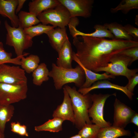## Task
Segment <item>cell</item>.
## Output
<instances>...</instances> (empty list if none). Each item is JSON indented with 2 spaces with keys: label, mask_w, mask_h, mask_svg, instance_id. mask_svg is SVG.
Listing matches in <instances>:
<instances>
[{
  "label": "cell",
  "mask_w": 138,
  "mask_h": 138,
  "mask_svg": "<svg viewBox=\"0 0 138 138\" xmlns=\"http://www.w3.org/2000/svg\"><path fill=\"white\" fill-rule=\"evenodd\" d=\"M73 43L76 49L75 54L78 60L85 67L93 72L106 66L115 54L138 46V42L133 40L85 36L74 37Z\"/></svg>",
  "instance_id": "cell-1"
},
{
  "label": "cell",
  "mask_w": 138,
  "mask_h": 138,
  "mask_svg": "<svg viewBox=\"0 0 138 138\" xmlns=\"http://www.w3.org/2000/svg\"><path fill=\"white\" fill-rule=\"evenodd\" d=\"M71 98L76 127L80 130L86 124H92L90 119L88 110L92 104L91 94L88 93L83 95L77 90L75 87L64 86Z\"/></svg>",
  "instance_id": "cell-2"
},
{
  "label": "cell",
  "mask_w": 138,
  "mask_h": 138,
  "mask_svg": "<svg viewBox=\"0 0 138 138\" xmlns=\"http://www.w3.org/2000/svg\"><path fill=\"white\" fill-rule=\"evenodd\" d=\"M49 76L52 78L55 89H61L66 84L73 83L79 88H81L85 80V76L82 67L77 65L74 68H66L57 66L52 63Z\"/></svg>",
  "instance_id": "cell-3"
},
{
  "label": "cell",
  "mask_w": 138,
  "mask_h": 138,
  "mask_svg": "<svg viewBox=\"0 0 138 138\" xmlns=\"http://www.w3.org/2000/svg\"><path fill=\"white\" fill-rule=\"evenodd\" d=\"M131 60L130 57L119 53L112 57L106 66L98 68L94 72H105L115 76H123L129 81L138 71L137 68L131 69L128 68L131 64Z\"/></svg>",
  "instance_id": "cell-4"
},
{
  "label": "cell",
  "mask_w": 138,
  "mask_h": 138,
  "mask_svg": "<svg viewBox=\"0 0 138 138\" xmlns=\"http://www.w3.org/2000/svg\"><path fill=\"white\" fill-rule=\"evenodd\" d=\"M4 25L7 31L6 44L14 47L17 56L23 55L24 51L32 46V39L21 27L15 28L11 26L6 20L4 22Z\"/></svg>",
  "instance_id": "cell-5"
},
{
  "label": "cell",
  "mask_w": 138,
  "mask_h": 138,
  "mask_svg": "<svg viewBox=\"0 0 138 138\" xmlns=\"http://www.w3.org/2000/svg\"><path fill=\"white\" fill-rule=\"evenodd\" d=\"M37 17L43 25H52L55 27L64 28L68 25L71 18L67 8L61 4L55 7L45 10Z\"/></svg>",
  "instance_id": "cell-6"
},
{
  "label": "cell",
  "mask_w": 138,
  "mask_h": 138,
  "mask_svg": "<svg viewBox=\"0 0 138 138\" xmlns=\"http://www.w3.org/2000/svg\"><path fill=\"white\" fill-rule=\"evenodd\" d=\"M28 90L27 83L19 84L0 83V103L12 105L26 99Z\"/></svg>",
  "instance_id": "cell-7"
},
{
  "label": "cell",
  "mask_w": 138,
  "mask_h": 138,
  "mask_svg": "<svg viewBox=\"0 0 138 138\" xmlns=\"http://www.w3.org/2000/svg\"><path fill=\"white\" fill-rule=\"evenodd\" d=\"M116 96V94H94L91 95L92 105L88 110L89 117L92 118V123L97 125L101 128L109 126L111 124L107 121L103 117V108L107 99L111 96Z\"/></svg>",
  "instance_id": "cell-8"
},
{
  "label": "cell",
  "mask_w": 138,
  "mask_h": 138,
  "mask_svg": "<svg viewBox=\"0 0 138 138\" xmlns=\"http://www.w3.org/2000/svg\"><path fill=\"white\" fill-rule=\"evenodd\" d=\"M68 10L71 18L81 17L86 18L91 16L94 0H58Z\"/></svg>",
  "instance_id": "cell-9"
},
{
  "label": "cell",
  "mask_w": 138,
  "mask_h": 138,
  "mask_svg": "<svg viewBox=\"0 0 138 138\" xmlns=\"http://www.w3.org/2000/svg\"><path fill=\"white\" fill-rule=\"evenodd\" d=\"M27 82L25 71L19 66L0 65V83L19 84Z\"/></svg>",
  "instance_id": "cell-10"
},
{
  "label": "cell",
  "mask_w": 138,
  "mask_h": 138,
  "mask_svg": "<svg viewBox=\"0 0 138 138\" xmlns=\"http://www.w3.org/2000/svg\"><path fill=\"white\" fill-rule=\"evenodd\" d=\"M113 123L112 126L124 129L135 113L131 108L116 98L114 104Z\"/></svg>",
  "instance_id": "cell-11"
},
{
  "label": "cell",
  "mask_w": 138,
  "mask_h": 138,
  "mask_svg": "<svg viewBox=\"0 0 138 138\" xmlns=\"http://www.w3.org/2000/svg\"><path fill=\"white\" fill-rule=\"evenodd\" d=\"M78 24L75 21H72L68 24L70 33L73 38L78 36H88L93 37L115 39L113 34L103 25L97 24L94 25L95 31L90 33H85L79 31L76 28Z\"/></svg>",
  "instance_id": "cell-12"
},
{
  "label": "cell",
  "mask_w": 138,
  "mask_h": 138,
  "mask_svg": "<svg viewBox=\"0 0 138 138\" xmlns=\"http://www.w3.org/2000/svg\"><path fill=\"white\" fill-rule=\"evenodd\" d=\"M63 89L64 95L63 101L53 111L52 117L60 118L64 121H70L74 124V116L71 100L64 87Z\"/></svg>",
  "instance_id": "cell-13"
},
{
  "label": "cell",
  "mask_w": 138,
  "mask_h": 138,
  "mask_svg": "<svg viewBox=\"0 0 138 138\" xmlns=\"http://www.w3.org/2000/svg\"><path fill=\"white\" fill-rule=\"evenodd\" d=\"M98 89H112L121 91L131 100H132L134 95L133 93L129 91L125 86H121L112 83L106 79L98 80L88 88H79L78 91L83 95H84L93 90Z\"/></svg>",
  "instance_id": "cell-14"
},
{
  "label": "cell",
  "mask_w": 138,
  "mask_h": 138,
  "mask_svg": "<svg viewBox=\"0 0 138 138\" xmlns=\"http://www.w3.org/2000/svg\"><path fill=\"white\" fill-rule=\"evenodd\" d=\"M18 3V0H0V15L8 18L15 28L19 26L18 18L15 13Z\"/></svg>",
  "instance_id": "cell-15"
},
{
  "label": "cell",
  "mask_w": 138,
  "mask_h": 138,
  "mask_svg": "<svg viewBox=\"0 0 138 138\" xmlns=\"http://www.w3.org/2000/svg\"><path fill=\"white\" fill-rule=\"evenodd\" d=\"M73 60L82 67L85 74V81L81 88L89 87L94 83L98 80L115 78V76L106 72L102 74H99L85 67L78 60L75 55V52H73Z\"/></svg>",
  "instance_id": "cell-16"
},
{
  "label": "cell",
  "mask_w": 138,
  "mask_h": 138,
  "mask_svg": "<svg viewBox=\"0 0 138 138\" xmlns=\"http://www.w3.org/2000/svg\"><path fill=\"white\" fill-rule=\"evenodd\" d=\"M53 48L58 53L68 38L65 27L54 28L45 33Z\"/></svg>",
  "instance_id": "cell-17"
},
{
  "label": "cell",
  "mask_w": 138,
  "mask_h": 138,
  "mask_svg": "<svg viewBox=\"0 0 138 138\" xmlns=\"http://www.w3.org/2000/svg\"><path fill=\"white\" fill-rule=\"evenodd\" d=\"M73 53L71 45L68 38L58 53V57L56 61V65L66 68H72Z\"/></svg>",
  "instance_id": "cell-18"
},
{
  "label": "cell",
  "mask_w": 138,
  "mask_h": 138,
  "mask_svg": "<svg viewBox=\"0 0 138 138\" xmlns=\"http://www.w3.org/2000/svg\"><path fill=\"white\" fill-rule=\"evenodd\" d=\"M61 3L58 0H34L29 4V12L37 17L44 11L53 8Z\"/></svg>",
  "instance_id": "cell-19"
},
{
  "label": "cell",
  "mask_w": 138,
  "mask_h": 138,
  "mask_svg": "<svg viewBox=\"0 0 138 138\" xmlns=\"http://www.w3.org/2000/svg\"><path fill=\"white\" fill-rule=\"evenodd\" d=\"M131 133L124 129L110 126L101 128L97 138H118L123 136H130Z\"/></svg>",
  "instance_id": "cell-20"
},
{
  "label": "cell",
  "mask_w": 138,
  "mask_h": 138,
  "mask_svg": "<svg viewBox=\"0 0 138 138\" xmlns=\"http://www.w3.org/2000/svg\"><path fill=\"white\" fill-rule=\"evenodd\" d=\"M64 121L60 118L54 117L43 124L34 127V130L37 132L48 131L57 132L63 129L62 124Z\"/></svg>",
  "instance_id": "cell-21"
},
{
  "label": "cell",
  "mask_w": 138,
  "mask_h": 138,
  "mask_svg": "<svg viewBox=\"0 0 138 138\" xmlns=\"http://www.w3.org/2000/svg\"><path fill=\"white\" fill-rule=\"evenodd\" d=\"M49 73L47 65L44 63H41L32 72L33 83L37 86H41L44 82L49 80Z\"/></svg>",
  "instance_id": "cell-22"
},
{
  "label": "cell",
  "mask_w": 138,
  "mask_h": 138,
  "mask_svg": "<svg viewBox=\"0 0 138 138\" xmlns=\"http://www.w3.org/2000/svg\"><path fill=\"white\" fill-rule=\"evenodd\" d=\"M103 25L111 32L115 39L133 40V38L128 34L122 25L114 22L106 23Z\"/></svg>",
  "instance_id": "cell-23"
},
{
  "label": "cell",
  "mask_w": 138,
  "mask_h": 138,
  "mask_svg": "<svg viewBox=\"0 0 138 138\" xmlns=\"http://www.w3.org/2000/svg\"><path fill=\"white\" fill-rule=\"evenodd\" d=\"M14 107L12 105H5L0 103V130L4 133L6 123L13 117Z\"/></svg>",
  "instance_id": "cell-24"
},
{
  "label": "cell",
  "mask_w": 138,
  "mask_h": 138,
  "mask_svg": "<svg viewBox=\"0 0 138 138\" xmlns=\"http://www.w3.org/2000/svg\"><path fill=\"white\" fill-rule=\"evenodd\" d=\"M19 26L24 29L36 25L40 21L34 14L25 11H21L18 14Z\"/></svg>",
  "instance_id": "cell-25"
},
{
  "label": "cell",
  "mask_w": 138,
  "mask_h": 138,
  "mask_svg": "<svg viewBox=\"0 0 138 138\" xmlns=\"http://www.w3.org/2000/svg\"><path fill=\"white\" fill-rule=\"evenodd\" d=\"M40 59L37 55L31 54L25 57L23 56L20 60L21 68L29 74L32 73L39 65Z\"/></svg>",
  "instance_id": "cell-26"
},
{
  "label": "cell",
  "mask_w": 138,
  "mask_h": 138,
  "mask_svg": "<svg viewBox=\"0 0 138 138\" xmlns=\"http://www.w3.org/2000/svg\"><path fill=\"white\" fill-rule=\"evenodd\" d=\"M138 9V0H122L117 7L111 8L110 10L112 13L121 10L123 14H126L131 10Z\"/></svg>",
  "instance_id": "cell-27"
},
{
  "label": "cell",
  "mask_w": 138,
  "mask_h": 138,
  "mask_svg": "<svg viewBox=\"0 0 138 138\" xmlns=\"http://www.w3.org/2000/svg\"><path fill=\"white\" fill-rule=\"evenodd\" d=\"M53 26H48L40 24L24 29L25 33L31 39L34 37L39 36L55 28Z\"/></svg>",
  "instance_id": "cell-28"
},
{
  "label": "cell",
  "mask_w": 138,
  "mask_h": 138,
  "mask_svg": "<svg viewBox=\"0 0 138 138\" xmlns=\"http://www.w3.org/2000/svg\"><path fill=\"white\" fill-rule=\"evenodd\" d=\"M12 53L7 52L4 49L3 44L0 42V65L7 63H10L16 65H20V60L23 56H16L12 58Z\"/></svg>",
  "instance_id": "cell-29"
},
{
  "label": "cell",
  "mask_w": 138,
  "mask_h": 138,
  "mask_svg": "<svg viewBox=\"0 0 138 138\" xmlns=\"http://www.w3.org/2000/svg\"><path fill=\"white\" fill-rule=\"evenodd\" d=\"M101 128L95 124H86L79 130L78 134L83 138H97Z\"/></svg>",
  "instance_id": "cell-30"
},
{
  "label": "cell",
  "mask_w": 138,
  "mask_h": 138,
  "mask_svg": "<svg viewBox=\"0 0 138 138\" xmlns=\"http://www.w3.org/2000/svg\"><path fill=\"white\" fill-rule=\"evenodd\" d=\"M10 127L11 131L14 133L22 136H29L26 125L21 124L18 122H12L10 123Z\"/></svg>",
  "instance_id": "cell-31"
},
{
  "label": "cell",
  "mask_w": 138,
  "mask_h": 138,
  "mask_svg": "<svg viewBox=\"0 0 138 138\" xmlns=\"http://www.w3.org/2000/svg\"><path fill=\"white\" fill-rule=\"evenodd\" d=\"M119 53L130 57L131 59V64L138 59V46L127 48Z\"/></svg>",
  "instance_id": "cell-32"
},
{
  "label": "cell",
  "mask_w": 138,
  "mask_h": 138,
  "mask_svg": "<svg viewBox=\"0 0 138 138\" xmlns=\"http://www.w3.org/2000/svg\"><path fill=\"white\" fill-rule=\"evenodd\" d=\"M123 26L126 31L133 38V40L138 41V28L129 24H127Z\"/></svg>",
  "instance_id": "cell-33"
},
{
  "label": "cell",
  "mask_w": 138,
  "mask_h": 138,
  "mask_svg": "<svg viewBox=\"0 0 138 138\" xmlns=\"http://www.w3.org/2000/svg\"><path fill=\"white\" fill-rule=\"evenodd\" d=\"M138 84V74L137 73L128 81L125 86L129 91L133 93L134 88Z\"/></svg>",
  "instance_id": "cell-34"
},
{
  "label": "cell",
  "mask_w": 138,
  "mask_h": 138,
  "mask_svg": "<svg viewBox=\"0 0 138 138\" xmlns=\"http://www.w3.org/2000/svg\"><path fill=\"white\" fill-rule=\"evenodd\" d=\"M130 123H132L138 126V114L135 112L131 117Z\"/></svg>",
  "instance_id": "cell-35"
},
{
  "label": "cell",
  "mask_w": 138,
  "mask_h": 138,
  "mask_svg": "<svg viewBox=\"0 0 138 138\" xmlns=\"http://www.w3.org/2000/svg\"><path fill=\"white\" fill-rule=\"evenodd\" d=\"M26 1L25 0H18V3L15 11L16 14L20 12Z\"/></svg>",
  "instance_id": "cell-36"
},
{
  "label": "cell",
  "mask_w": 138,
  "mask_h": 138,
  "mask_svg": "<svg viewBox=\"0 0 138 138\" xmlns=\"http://www.w3.org/2000/svg\"><path fill=\"white\" fill-rule=\"evenodd\" d=\"M68 138H83L79 134H78L72 136Z\"/></svg>",
  "instance_id": "cell-37"
},
{
  "label": "cell",
  "mask_w": 138,
  "mask_h": 138,
  "mask_svg": "<svg viewBox=\"0 0 138 138\" xmlns=\"http://www.w3.org/2000/svg\"><path fill=\"white\" fill-rule=\"evenodd\" d=\"M0 138H5L4 134L0 130Z\"/></svg>",
  "instance_id": "cell-38"
},
{
  "label": "cell",
  "mask_w": 138,
  "mask_h": 138,
  "mask_svg": "<svg viewBox=\"0 0 138 138\" xmlns=\"http://www.w3.org/2000/svg\"><path fill=\"white\" fill-rule=\"evenodd\" d=\"M1 20H0V25L1 24Z\"/></svg>",
  "instance_id": "cell-39"
}]
</instances>
